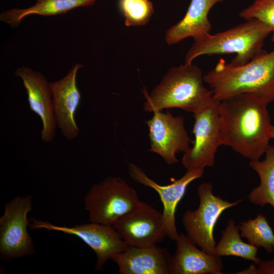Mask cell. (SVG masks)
Here are the masks:
<instances>
[{
    "label": "cell",
    "instance_id": "cell-1",
    "mask_svg": "<svg viewBox=\"0 0 274 274\" xmlns=\"http://www.w3.org/2000/svg\"><path fill=\"white\" fill-rule=\"evenodd\" d=\"M268 102L251 93L221 100L219 106L221 145L228 146L250 160H259L269 147L272 124Z\"/></svg>",
    "mask_w": 274,
    "mask_h": 274
},
{
    "label": "cell",
    "instance_id": "cell-2",
    "mask_svg": "<svg viewBox=\"0 0 274 274\" xmlns=\"http://www.w3.org/2000/svg\"><path fill=\"white\" fill-rule=\"evenodd\" d=\"M214 98L222 100L243 93H251L274 101V49L263 50L248 62L239 66L221 59L203 76Z\"/></svg>",
    "mask_w": 274,
    "mask_h": 274
},
{
    "label": "cell",
    "instance_id": "cell-3",
    "mask_svg": "<svg viewBox=\"0 0 274 274\" xmlns=\"http://www.w3.org/2000/svg\"><path fill=\"white\" fill-rule=\"evenodd\" d=\"M201 70L192 63L171 67L151 92L145 93L144 109L153 112L179 108L194 114L215 100L213 92L203 85Z\"/></svg>",
    "mask_w": 274,
    "mask_h": 274
},
{
    "label": "cell",
    "instance_id": "cell-4",
    "mask_svg": "<svg viewBox=\"0 0 274 274\" xmlns=\"http://www.w3.org/2000/svg\"><path fill=\"white\" fill-rule=\"evenodd\" d=\"M270 28L256 19H251L225 31L214 35L208 33L195 41L186 53L185 63L201 55L235 53L230 62L243 65L261 53Z\"/></svg>",
    "mask_w": 274,
    "mask_h": 274
},
{
    "label": "cell",
    "instance_id": "cell-5",
    "mask_svg": "<svg viewBox=\"0 0 274 274\" xmlns=\"http://www.w3.org/2000/svg\"><path fill=\"white\" fill-rule=\"evenodd\" d=\"M121 177H108L92 185L84 198L89 221L112 226L119 218L145 204Z\"/></svg>",
    "mask_w": 274,
    "mask_h": 274
},
{
    "label": "cell",
    "instance_id": "cell-6",
    "mask_svg": "<svg viewBox=\"0 0 274 274\" xmlns=\"http://www.w3.org/2000/svg\"><path fill=\"white\" fill-rule=\"evenodd\" d=\"M213 186L209 182L200 184L197 189L199 198L198 208L186 211L182 222L187 235L206 253L214 255L216 242L214 229L221 214L226 209L236 206L243 201L235 202L223 200L213 193Z\"/></svg>",
    "mask_w": 274,
    "mask_h": 274
},
{
    "label": "cell",
    "instance_id": "cell-7",
    "mask_svg": "<svg viewBox=\"0 0 274 274\" xmlns=\"http://www.w3.org/2000/svg\"><path fill=\"white\" fill-rule=\"evenodd\" d=\"M32 210V197L17 196L5 206L0 218V255L6 261L31 255L35 252L32 238L27 230V218Z\"/></svg>",
    "mask_w": 274,
    "mask_h": 274
},
{
    "label": "cell",
    "instance_id": "cell-8",
    "mask_svg": "<svg viewBox=\"0 0 274 274\" xmlns=\"http://www.w3.org/2000/svg\"><path fill=\"white\" fill-rule=\"evenodd\" d=\"M220 100L215 99L203 109L193 114L194 123L192 132L194 135L192 146L186 152L182 163L187 170L202 169L215 163L218 148L221 145L220 136Z\"/></svg>",
    "mask_w": 274,
    "mask_h": 274
},
{
    "label": "cell",
    "instance_id": "cell-9",
    "mask_svg": "<svg viewBox=\"0 0 274 274\" xmlns=\"http://www.w3.org/2000/svg\"><path fill=\"white\" fill-rule=\"evenodd\" d=\"M30 221L31 228L60 231L80 238L94 252L97 258L95 269L98 270L103 269L108 260L112 259L115 256L129 247L112 226L90 222L73 227H66L35 219H31Z\"/></svg>",
    "mask_w": 274,
    "mask_h": 274
},
{
    "label": "cell",
    "instance_id": "cell-10",
    "mask_svg": "<svg viewBox=\"0 0 274 274\" xmlns=\"http://www.w3.org/2000/svg\"><path fill=\"white\" fill-rule=\"evenodd\" d=\"M152 117L146 121L150 140L149 151L160 156L168 164L177 163L176 154L186 152L192 144L184 125L182 116H174L170 112H153Z\"/></svg>",
    "mask_w": 274,
    "mask_h": 274
},
{
    "label": "cell",
    "instance_id": "cell-11",
    "mask_svg": "<svg viewBox=\"0 0 274 274\" xmlns=\"http://www.w3.org/2000/svg\"><path fill=\"white\" fill-rule=\"evenodd\" d=\"M112 227L130 247L154 246L166 237L162 213L147 203L119 218Z\"/></svg>",
    "mask_w": 274,
    "mask_h": 274
},
{
    "label": "cell",
    "instance_id": "cell-12",
    "mask_svg": "<svg viewBox=\"0 0 274 274\" xmlns=\"http://www.w3.org/2000/svg\"><path fill=\"white\" fill-rule=\"evenodd\" d=\"M128 171L130 177L135 182L150 187L158 193L163 207L162 214L165 235L176 241L179 236L175 220L177 207L188 186L194 180L201 177L203 170H187L181 178L167 185L158 184L133 163H128Z\"/></svg>",
    "mask_w": 274,
    "mask_h": 274
},
{
    "label": "cell",
    "instance_id": "cell-13",
    "mask_svg": "<svg viewBox=\"0 0 274 274\" xmlns=\"http://www.w3.org/2000/svg\"><path fill=\"white\" fill-rule=\"evenodd\" d=\"M82 67L76 63L63 78L50 83L56 124L63 136L70 140L77 137L80 131L75 120L81 97L77 75Z\"/></svg>",
    "mask_w": 274,
    "mask_h": 274
},
{
    "label": "cell",
    "instance_id": "cell-14",
    "mask_svg": "<svg viewBox=\"0 0 274 274\" xmlns=\"http://www.w3.org/2000/svg\"><path fill=\"white\" fill-rule=\"evenodd\" d=\"M15 75L22 80L30 109L41 119L42 141L51 142L55 135L57 124L50 83L41 73L27 67H18Z\"/></svg>",
    "mask_w": 274,
    "mask_h": 274
},
{
    "label": "cell",
    "instance_id": "cell-15",
    "mask_svg": "<svg viewBox=\"0 0 274 274\" xmlns=\"http://www.w3.org/2000/svg\"><path fill=\"white\" fill-rule=\"evenodd\" d=\"M176 242V251L171 257L170 274L222 273L220 257L200 250L187 234H179Z\"/></svg>",
    "mask_w": 274,
    "mask_h": 274
},
{
    "label": "cell",
    "instance_id": "cell-16",
    "mask_svg": "<svg viewBox=\"0 0 274 274\" xmlns=\"http://www.w3.org/2000/svg\"><path fill=\"white\" fill-rule=\"evenodd\" d=\"M171 257L167 248L157 245L129 247L112 260L120 274H170Z\"/></svg>",
    "mask_w": 274,
    "mask_h": 274
},
{
    "label": "cell",
    "instance_id": "cell-17",
    "mask_svg": "<svg viewBox=\"0 0 274 274\" xmlns=\"http://www.w3.org/2000/svg\"><path fill=\"white\" fill-rule=\"evenodd\" d=\"M224 0H191L184 17L166 32L165 40L168 45L178 43L188 37L194 41L210 33L212 25L208 14L217 3Z\"/></svg>",
    "mask_w": 274,
    "mask_h": 274
},
{
    "label": "cell",
    "instance_id": "cell-18",
    "mask_svg": "<svg viewBox=\"0 0 274 274\" xmlns=\"http://www.w3.org/2000/svg\"><path fill=\"white\" fill-rule=\"evenodd\" d=\"M96 0H37L35 5L26 9L15 8L3 12L0 20L13 27L18 26L21 20L30 15L52 16L64 14L80 7L92 5Z\"/></svg>",
    "mask_w": 274,
    "mask_h": 274
},
{
    "label": "cell",
    "instance_id": "cell-19",
    "mask_svg": "<svg viewBox=\"0 0 274 274\" xmlns=\"http://www.w3.org/2000/svg\"><path fill=\"white\" fill-rule=\"evenodd\" d=\"M265 159L250 160V166L260 178L259 185L249 194V199L253 204L263 207L270 204L274 209V146H269Z\"/></svg>",
    "mask_w": 274,
    "mask_h": 274
},
{
    "label": "cell",
    "instance_id": "cell-20",
    "mask_svg": "<svg viewBox=\"0 0 274 274\" xmlns=\"http://www.w3.org/2000/svg\"><path fill=\"white\" fill-rule=\"evenodd\" d=\"M238 230V226L232 219H230L225 229L222 232L220 241L215 246L214 255L239 257L258 265L261 261L257 257V247L243 242Z\"/></svg>",
    "mask_w": 274,
    "mask_h": 274
},
{
    "label": "cell",
    "instance_id": "cell-21",
    "mask_svg": "<svg viewBox=\"0 0 274 274\" xmlns=\"http://www.w3.org/2000/svg\"><path fill=\"white\" fill-rule=\"evenodd\" d=\"M238 228L241 236L252 245L262 247L269 253L274 251V233L264 215L258 214L253 219L242 221Z\"/></svg>",
    "mask_w": 274,
    "mask_h": 274
},
{
    "label": "cell",
    "instance_id": "cell-22",
    "mask_svg": "<svg viewBox=\"0 0 274 274\" xmlns=\"http://www.w3.org/2000/svg\"><path fill=\"white\" fill-rule=\"evenodd\" d=\"M119 7L126 26L146 24L154 12L153 4L149 0H119Z\"/></svg>",
    "mask_w": 274,
    "mask_h": 274
},
{
    "label": "cell",
    "instance_id": "cell-23",
    "mask_svg": "<svg viewBox=\"0 0 274 274\" xmlns=\"http://www.w3.org/2000/svg\"><path fill=\"white\" fill-rule=\"evenodd\" d=\"M239 16L246 20L256 19L265 24L271 30V41L274 42V0H254Z\"/></svg>",
    "mask_w": 274,
    "mask_h": 274
},
{
    "label": "cell",
    "instance_id": "cell-24",
    "mask_svg": "<svg viewBox=\"0 0 274 274\" xmlns=\"http://www.w3.org/2000/svg\"><path fill=\"white\" fill-rule=\"evenodd\" d=\"M236 273L274 274V259L261 262L257 267L252 264L248 268Z\"/></svg>",
    "mask_w": 274,
    "mask_h": 274
},
{
    "label": "cell",
    "instance_id": "cell-25",
    "mask_svg": "<svg viewBox=\"0 0 274 274\" xmlns=\"http://www.w3.org/2000/svg\"><path fill=\"white\" fill-rule=\"evenodd\" d=\"M270 137L271 139L274 140V126L272 125L271 129H270Z\"/></svg>",
    "mask_w": 274,
    "mask_h": 274
}]
</instances>
